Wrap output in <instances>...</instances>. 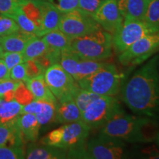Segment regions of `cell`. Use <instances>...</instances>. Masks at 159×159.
<instances>
[{
  "mask_svg": "<svg viewBox=\"0 0 159 159\" xmlns=\"http://www.w3.org/2000/svg\"><path fill=\"white\" fill-rule=\"evenodd\" d=\"M156 55L139 68L123 86L122 97L135 114L159 117V70Z\"/></svg>",
  "mask_w": 159,
  "mask_h": 159,
  "instance_id": "1",
  "label": "cell"
},
{
  "mask_svg": "<svg viewBox=\"0 0 159 159\" xmlns=\"http://www.w3.org/2000/svg\"><path fill=\"white\" fill-rule=\"evenodd\" d=\"M156 119L144 116H132L125 112L116 115L101 129L100 134L128 143H150L158 134Z\"/></svg>",
  "mask_w": 159,
  "mask_h": 159,
  "instance_id": "2",
  "label": "cell"
},
{
  "mask_svg": "<svg viewBox=\"0 0 159 159\" xmlns=\"http://www.w3.org/2000/svg\"><path fill=\"white\" fill-rule=\"evenodd\" d=\"M69 48L81 60L104 61L113 54V35L101 28L71 39Z\"/></svg>",
  "mask_w": 159,
  "mask_h": 159,
  "instance_id": "3",
  "label": "cell"
},
{
  "mask_svg": "<svg viewBox=\"0 0 159 159\" xmlns=\"http://www.w3.org/2000/svg\"><path fill=\"white\" fill-rule=\"evenodd\" d=\"M123 75L116 66L107 63L90 76L77 81L81 89L94 92L100 96H116L120 91Z\"/></svg>",
  "mask_w": 159,
  "mask_h": 159,
  "instance_id": "4",
  "label": "cell"
},
{
  "mask_svg": "<svg viewBox=\"0 0 159 159\" xmlns=\"http://www.w3.org/2000/svg\"><path fill=\"white\" fill-rule=\"evenodd\" d=\"M124 112L114 96H101L81 113V120L91 129L102 128L116 115Z\"/></svg>",
  "mask_w": 159,
  "mask_h": 159,
  "instance_id": "5",
  "label": "cell"
},
{
  "mask_svg": "<svg viewBox=\"0 0 159 159\" xmlns=\"http://www.w3.org/2000/svg\"><path fill=\"white\" fill-rule=\"evenodd\" d=\"M59 148L67 152V158L86 159V143L91 128L82 120L63 125Z\"/></svg>",
  "mask_w": 159,
  "mask_h": 159,
  "instance_id": "6",
  "label": "cell"
},
{
  "mask_svg": "<svg viewBox=\"0 0 159 159\" xmlns=\"http://www.w3.org/2000/svg\"><path fill=\"white\" fill-rule=\"evenodd\" d=\"M45 81L58 102L74 99L80 89L78 83L59 63L50 66L43 74Z\"/></svg>",
  "mask_w": 159,
  "mask_h": 159,
  "instance_id": "7",
  "label": "cell"
},
{
  "mask_svg": "<svg viewBox=\"0 0 159 159\" xmlns=\"http://www.w3.org/2000/svg\"><path fill=\"white\" fill-rule=\"evenodd\" d=\"M158 31V27L150 25L144 21L123 20L121 27L113 35V48L119 55L141 38Z\"/></svg>",
  "mask_w": 159,
  "mask_h": 159,
  "instance_id": "8",
  "label": "cell"
},
{
  "mask_svg": "<svg viewBox=\"0 0 159 159\" xmlns=\"http://www.w3.org/2000/svg\"><path fill=\"white\" fill-rule=\"evenodd\" d=\"M159 50V31L141 38L119 55L124 66H135L144 63Z\"/></svg>",
  "mask_w": 159,
  "mask_h": 159,
  "instance_id": "9",
  "label": "cell"
},
{
  "mask_svg": "<svg viewBox=\"0 0 159 159\" xmlns=\"http://www.w3.org/2000/svg\"><path fill=\"white\" fill-rule=\"evenodd\" d=\"M126 142L99 134L86 143V159H119L125 156Z\"/></svg>",
  "mask_w": 159,
  "mask_h": 159,
  "instance_id": "10",
  "label": "cell"
},
{
  "mask_svg": "<svg viewBox=\"0 0 159 159\" xmlns=\"http://www.w3.org/2000/svg\"><path fill=\"white\" fill-rule=\"evenodd\" d=\"M101 28L92 15L80 9L62 13L58 26L60 30L70 39L82 36Z\"/></svg>",
  "mask_w": 159,
  "mask_h": 159,
  "instance_id": "11",
  "label": "cell"
},
{
  "mask_svg": "<svg viewBox=\"0 0 159 159\" xmlns=\"http://www.w3.org/2000/svg\"><path fill=\"white\" fill-rule=\"evenodd\" d=\"M92 16L105 31L112 35L118 30L123 22L117 0H102Z\"/></svg>",
  "mask_w": 159,
  "mask_h": 159,
  "instance_id": "12",
  "label": "cell"
},
{
  "mask_svg": "<svg viewBox=\"0 0 159 159\" xmlns=\"http://www.w3.org/2000/svg\"><path fill=\"white\" fill-rule=\"evenodd\" d=\"M57 105L49 101L34 99L29 104L23 105L20 114H34L41 125H46L55 121Z\"/></svg>",
  "mask_w": 159,
  "mask_h": 159,
  "instance_id": "13",
  "label": "cell"
},
{
  "mask_svg": "<svg viewBox=\"0 0 159 159\" xmlns=\"http://www.w3.org/2000/svg\"><path fill=\"white\" fill-rule=\"evenodd\" d=\"M41 19L37 36L42 37L49 32L58 29L59 22L62 13L59 12L49 2H41Z\"/></svg>",
  "mask_w": 159,
  "mask_h": 159,
  "instance_id": "14",
  "label": "cell"
},
{
  "mask_svg": "<svg viewBox=\"0 0 159 159\" xmlns=\"http://www.w3.org/2000/svg\"><path fill=\"white\" fill-rule=\"evenodd\" d=\"M16 124L24 142H35L37 140L41 125L34 114H20L16 118Z\"/></svg>",
  "mask_w": 159,
  "mask_h": 159,
  "instance_id": "15",
  "label": "cell"
},
{
  "mask_svg": "<svg viewBox=\"0 0 159 159\" xmlns=\"http://www.w3.org/2000/svg\"><path fill=\"white\" fill-rule=\"evenodd\" d=\"M150 0H117V5L123 20L143 21Z\"/></svg>",
  "mask_w": 159,
  "mask_h": 159,
  "instance_id": "16",
  "label": "cell"
},
{
  "mask_svg": "<svg viewBox=\"0 0 159 159\" xmlns=\"http://www.w3.org/2000/svg\"><path fill=\"white\" fill-rule=\"evenodd\" d=\"M25 83L36 100H45L58 104V101L46 83L43 75L33 77L25 81Z\"/></svg>",
  "mask_w": 159,
  "mask_h": 159,
  "instance_id": "17",
  "label": "cell"
},
{
  "mask_svg": "<svg viewBox=\"0 0 159 159\" xmlns=\"http://www.w3.org/2000/svg\"><path fill=\"white\" fill-rule=\"evenodd\" d=\"M28 159H63L67 158V152L63 149L49 145H31L25 153Z\"/></svg>",
  "mask_w": 159,
  "mask_h": 159,
  "instance_id": "18",
  "label": "cell"
},
{
  "mask_svg": "<svg viewBox=\"0 0 159 159\" xmlns=\"http://www.w3.org/2000/svg\"><path fill=\"white\" fill-rule=\"evenodd\" d=\"M34 36L35 35L21 30L11 35L0 37V46L5 51L21 52L28 41Z\"/></svg>",
  "mask_w": 159,
  "mask_h": 159,
  "instance_id": "19",
  "label": "cell"
},
{
  "mask_svg": "<svg viewBox=\"0 0 159 159\" xmlns=\"http://www.w3.org/2000/svg\"><path fill=\"white\" fill-rule=\"evenodd\" d=\"M79 120H81V112L74 99L58 102L57 105L55 121L61 124H67Z\"/></svg>",
  "mask_w": 159,
  "mask_h": 159,
  "instance_id": "20",
  "label": "cell"
},
{
  "mask_svg": "<svg viewBox=\"0 0 159 159\" xmlns=\"http://www.w3.org/2000/svg\"><path fill=\"white\" fill-rule=\"evenodd\" d=\"M16 124V119L0 125V147H21L24 144Z\"/></svg>",
  "mask_w": 159,
  "mask_h": 159,
  "instance_id": "21",
  "label": "cell"
},
{
  "mask_svg": "<svg viewBox=\"0 0 159 159\" xmlns=\"http://www.w3.org/2000/svg\"><path fill=\"white\" fill-rule=\"evenodd\" d=\"M48 45L43 41L41 37L34 36L31 39L25 46V49L21 52L24 61L29 60H34L44 54L47 51Z\"/></svg>",
  "mask_w": 159,
  "mask_h": 159,
  "instance_id": "22",
  "label": "cell"
},
{
  "mask_svg": "<svg viewBox=\"0 0 159 159\" xmlns=\"http://www.w3.org/2000/svg\"><path fill=\"white\" fill-rule=\"evenodd\" d=\"M107 63L102 62V61H93V60H81L77 66V73L75 80L79 81L80 80L90 76L102 68Z\"/></svg>",
  "mask_w": 159,
  "mask_h": 159,
  "instance_id": "23",
  "label": "cell"
},
{
  "mask_svg": "<svg viewBox=\"0 0 159 159\" xmlns=\"http://www.w3.org/2000/svg\"><path fill=\"white\" fill-rule=\"evenodd\" d=\"M42 39L49 47L63 50L69 47L71 39L59 29L51 31L43 35Z\"/></svg>",
  "mask_w": 159,
  "mask_h": 159,
  "instance_id": "24",
  "label": "cell"
},
{
  "mask_svg": "<svg viewBox=\"0 0 159 159\" xmlns=\"http://www.w3.org/2000/svg\"><path fill=\"white\" fill-rule=\"evenodd\" d=\"M23 105L16 100L5 102L0 107V125H5L16 119L21 114Z\"/></svg>",
  "mask_w": 159,
  "mask_h": 159,
  "instance_id": "25",
  "label": "cell"
},
{
  "mask_svg": "<svg viewBox=\"0 0 159 159\" xmlns=\"http://www.w3.org/2000/svg\"><path fill=\"white\" fill-rule=\"evenodd\" d=\"M41 0H23L20 6L26 16L37 25L39 30L41 19Z\"/></svg>",
  "mask_w": 159,
  "mask_h": 159,
  "instance_id": "26",
  "label": "cell"
},
{
  "mask_svg": "<svg viewBox=\"0 0 159 159\" xmlns=\"http://www.w3.org/2000/svg\"><path fill=\"white\" fill-rule=\"evenodd\" d=\"M80 61V58L78 57V55L71 50L69 47L61 51L60 65L67 73L74 77V79L76 76L77 66Z\"/></svg>",
  "mask_w": 159,
  "mask_h": 159,
  "instance_id": "27",
  "label": "cell"
},
{
  "mask_svg": "<svg viewBox=\"0 0 159 159\" xmlns=\"http://www.w3.org/2000/svg\"><path fill=\"white\" fill-rule=\"evenodd\" d=\"M7 16L14 20L22 31L31 33L36 36L38 35L39 27L33 21H31L29 18L26 16V15L23 13L20 7L18 8L13 14Z\"/></svg>",
  "mask_w": 159,
  "mask_h": 159,
  "instance_id": "28",
  "label": "cell"
},
{
  "mask_svg": "<svg viewBox=\"0 0 159 159\" xmlns=\"http://www.w3.org/2000/svg\"><path fill=\"white\" fill-rule=\"evenodd\" d=\"M99 97H101L100 95L80 88L75 96L74 100L82 113L91 102L98 99Z\"/></svg>",
  "mask_w": 159,
  "mask_h": 159,
  "instance_id": "29",
  "label": "cell"
},
{
  "mask_svg": "<svg viewBox=\"0 0 159 159\" xmlns=\"http://www.w3.org/2000/svg\"><path fill=\"white\" fill-rule=\"evenodd\" d=\"M143 21L159 28V0H150Z\"/></svg>",
  "mask_w": 159,
  "mask_h": 159,
  "instance_id": "30",
  "label": "cell"
},
{
  "mask_svg": "<svg viewBox=\"0 0 159 159\" xmlns=\"http://www.w3.org/2000/svg\"><path fill=\"white\" fill-rule=\"evenodd\" d=\"M14 99L19 104L25 105L34 100V97L27 85L22 81H20L15 89Z\"/></svg>",
  "mask_w": 159,
  "mask_h": 159,
  "instance_id": "31",
  "label": "cell"
},
{
  "mask_svg": "<svg viewBox=\"0 0 159 159\" xmlns=\"http://www.w3.org/2000/svg\"><path fill=\"white\" fill-rule=\"evenodd\" d=\"M21 30L17 23L11 18L0 15V37L11 35Z\"/></svg>",
  "mask_w": 159,
  "mask_h": 159,
  "instance_id": "32",
  "label": "cell"
},
{
  "mask_svg": "<svg viewBox=\"0 0 159 159\" xmlns=\"http://www.w3.org/2000/svg\"><path fill=\"white\" fill-rule=\"evenodd\" d=\"M25 158V152L21 147H0V159Z\"/></svg>",
  "mask_w": 159,
  "mask_h": 159,
  "instance_id": "33",
  "label": "cell"
},
{
  "mask_svg": "<svg viewBox=\"0 0 159 159\" xmlns=\"http://www.w3.org/2000/svg\"><path fill=\"white\" fill-rule=\"evenodd\" d=\"M61 13H66L78 9L79 0H48Z\"/></svg>",
  "mask_w": 159,
  "mask_h": 159,
  "instance_id": "34",
  "label": "cell"
},
{
  "mask_svg": "<svg viewBox=\"0 0 159 159\" xmlns=\"http://www.w3.org/2000/svg\"><path fill=\"white\" fill-rule=\"evenodd\" d=\"M0 58L3 60L9 71H11L15 66L24 62L22 53L16 52H3Z\"/></svg>",
  "mask_w": 159,
  "mask_h": 159,
  "instance_id": "35",
  "label": "cell"
},
{
  "mask_svg": "<svg viewBox=\"0 0 159 159\" xmlns=\"http://www.w3.org/2000/svg\"><path fill=\"white\" fill-rule=\"evenodd\" d=\"M23 0H0V13L6 16L19 8Z\"/></svg>",
  "mask_w": 159,
  "mask_h": 159,
  "instance_id": "36",
  "label": "cell"
},
{
  "mask_svg": "<svg viewBox=\"0 0 159 159\" xmlns=\"http://www.w3.org/2000/svg\"><path fill=\"white\" fill-rule=\"evenodd\" d=\"M24 62L26 66V70H27L28 79L44 74L45 69L35 60H29V61H24Z\"/></svg>",
  "mask_w": 159,
  "mask_h": 159,
  "instance_id": "37",
  "label": "cell"
},
{
  "mask_svg": "<svg viewBox=\"0 0 159 159\" xmlns=\"http://www.w3.org/2000/svg\"><path fill=\"white\" fill-rule=\"evenodd\" d=\"M10 77L15 81H22L25 83L28 80L26 70V66L25 62L19 63L15 66L13 69L10 71Z\"/></svg>",
  "mask_w": 159,
  "mask_h": 159,
  "instance_id": "38",
  "label": "cell"
},
{
  "mask_svg": "<svg viewBox=\"0 0 159 159\" xmlns=\"http://www.w3.org/2000/svg\"><path fill=\"white\" fill-rule=\"evenodd\" d=\"M102 2V0H79L78 9L93 15Z\"/></svg>",
  "mask_w": 159,
  "mask_h": 159,
  "instance_id": "39",
  "label": "cell"
},
{
  "mask_svg": "<svg viewBox=\"0 0 159 159\" xmlns=\"http://www.w3.org/2000/svg\"><path fill=\"white\" fill-rule=\"evenodd\" d=\"M19 82L10 79L0 80V97L2 96L3 94L7 92V91L15 90Z\"/></svg>",
  "mask_w": 159,
  "mask_h": 159,
  "instance_id": "40",
  "label": "cell"
},
{
  "mask_svg": "<svg viewBox=\"0 0 159 159\" xmlns=\"http://www.w3.org/2000/svg\"><path fill=\"white\" fill-rule=\"evenodd\" d=\"M10 71L2 58H0V80L10 79Z\"/></svg>",
  "mask_w": 159,
  "mask_h": 159,
  "instance_id": "41",
  "label": "cell"
},
{
  "mask_svg": "<svg viewBox=\"0 0 159 159\" xmlns=\"http://www.w3.org/2000/svg\"><path fill=\"white\" fill-rule=\"evenodd\" d=\"M14 94L15 90L8 91H7V92H5V94H3L2 96L1 97L5 101V102H11V101L14 99Z\"/></svg>",
  "mask_w": 159,
  "mask_h": 159,
  "instance_id": "42",
  "label": "cell"
},
{
  "mask_svg": "<svg viewBox=\"0 0 159 159\" xmlns=\"http://www.w3.org/2000/svg\"><path fill=\"white\" fill-rule=\"evenodd\" d=\"M5 102V101L4 100V99H3L2 98V97H0V107H1L2 105V104H3V103Z\"/></svg>",
  "mask_w": 159,
  "mask_h": 159,
  "instance_id": "43",
  "label": "cell"
},
{
  "mask_svg": "<svg viewBox=\"0 0 159 159\" xmlns=\"http://www.w3.org/2000/svg\"><path fill=\"white\" fill-rule=\"evenodd\" d=\"M2 52H3V49L2 48V47L0 46V56H1V55L2 54Z\"/></svg>",
  "mask_w": 159,
  "mask_h": 159,
  "instance_id": "44",
  "label": "cell"
},
{
  "mask_svg": "<svg viewBox=\"0 0 159 159\" xmlns=\"http://www.w3.org/2000/svg\"><path fill=\"white\" fill-rule=\"evenodd\" d=\"M156 140H157V142H158V144L159 145V133L158 134V136L156 137Z\"/></svg>",
  "mask_w": 159,
  "mask_h": 159,
  "instance_id": "45",
  "label": "cell"
},
{
  "mask_svg": "<svg viewBox=\"0 0 159 159\" xmlns=\"http://www.w3.org/2000/svg\"><path fill=\"white\" fill-rule=\"evenodd\" d=\"M158 70H159V57H158Z\"/></svg>",
  "mask_w": 159,
  "mask_h": 159,
  "instance_id": "46",
  "label": "cell"
},
{
  "mask_svg": "<svg viewBox=\"0 0 159 159\" xmlns=\"http://www.w3.org/2000/svg\"><path fill=\"white\" fill-rule=\"evenodd\" d=\"M42 1H48V0H42Z\"/></svg>",
  "mask_w": 159,
  "mask_h": 159,
  "instance_id": "47",
  "label": "cell"
}]
</instances>
